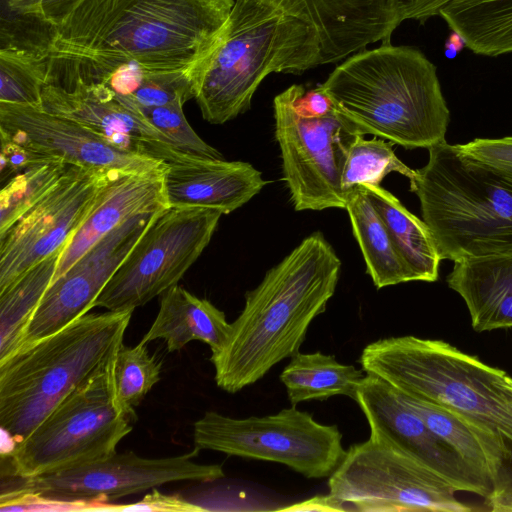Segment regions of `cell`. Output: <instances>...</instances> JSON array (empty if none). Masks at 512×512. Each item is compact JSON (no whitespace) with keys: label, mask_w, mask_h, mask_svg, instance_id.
<instances>
[{"label":"cell","mask_w":512,"mask_h":512,"mask_svg":"<svg viewBox=\"0 0 512 512\" xmlns=\"http://www.w3.org/2000/svg\"><path fill=\"white\" fill-rule=\"evenodd\" d=\"M235 0H81L55 26L50 59L66 79L118 66L204 70Z\"/></svg>","instance_id":"1"},{"label":"cell","mask_w":512,"mask_h":512,"mask_svg":"<svg viewBox=\"0 0 512 512\" xmlns=\"http://www.w3.org/2000/svg\"><path fill=\"white\" fill-rule=\"evenodd\" d=\"M359 363L400 393L458 415L488 468L492 512H512V377L442 340L389 337L368 344Z\"/></svg>","instance_id":"2"},{"label":"cell","mask_w":512,"mask_h":512,"mask_svg":"<svg viewBox=\"0 0 512 512\" xmlns=\"http://www.w3.org/2000/svg\"><path fill=\"white\" fill-rule=\"evenodd\" d=\"M340 270L341 260L321 232L268 270L246 293L224 345L211 352L217 386L236 393L297 354L311 322L334 295Z\"/></svg>","instance_id":"3"},{"label":"cell","mask_w":512,"mask_h":512,"mask_svg":"<svg viewBox=\"0 0 512 512\" xmlns=\"http://www.w3.org/2000/svg\"><path fill=\"white\" fill-rule=\"evenodd\" d=\"M321 87L361 135L407 149L446 141L450 111L437 68L416 48L389 43L361 50L339 64Z\"/></svg>","instance_id":"4"},{"label":"cell","mask_w":512,"mask_h":512,"mask_svg":"<svg viewBox=\"0 0 512 512\" xmlns=\"http://www.w3.org/2000/svg\"><path fill=\"white\" fill-rule=\"evenodd\" d=\"M319 65L320 42L311 25L261 0H235L195 99L206 121L224 124L250 109L269 74H300Z\"/></svg>","instance_id":"5"},{"label":"cell","mask_w":512,"mask_h":512,"mask_svg":"<svg viewBox=\"0 0 512 512\" xmlns=\"http://www.w3.org/2000/svg\"><path fill=\"white\" fill-rule=\"evenodd\" d=\"M133 311L86 313L1 361V430L16 443L26 439L60 402L108 363L123 343Z\"/></svg>","instance_id":"6"},{"label":"cell","mask_w":512,"mask_h":512,"mask_svg":"<svg viewBox=\"0 0 512 512\" xmlns=\"http://www.w3.org/2000/svg\"><path fill=\"white\" fill-rule=\"evenodd\" d=\"M410 190L442 260L512 249V181L446 141L428 149Z\"/></svg>","instance_id":"7"},{"label":"cell","mask_w":512,"mask_h":512,"mask_svg":"<svg viewBox=\"0 0 512 512\" xmlns=\"http://www.w3.org/2000/svg\"><path fill=\"white\" fill-rule=\"evenodd\" d=\"M112 358V357H111ZM109 362L79 385L5 456L7 476L27 478L110 456L132 419L114 402Z\"/></svg>","instance_id":"8"},{"label":"cell","mask_w":512,"mask_h":512,"mask_svg":"<svg viewBox=\"0 0 512 512\" xmlns=\"http://www.w3.org/2000/svg\"><path fill=\"white\" fill-rule=\"evenodd\" d=\"M195 447L283 464L310 479L330 477L347 451L337 425L291 408L236 419L207 411L193 424Z\"/></svg>","instance_id":"9"},{"label":"cell","mask_w":512,"mask_h":512,"mask_svg":"<svg viewBox=\"0 0 512 512\" xmlns=\"http://www.w3.org/2000/svg\"><path fill=\"white\" fill-rule=\"evenodd\" d=\"M328 488L343 507L363 512L474 510L428 466L372 435L349 448L329 477Z\"/></svg>","instance_id":"10"},{"label":"cell","mask_w":512,"mask_h":512,"mask_svg":"<svg viewBox=\"0 0 512 512\" xmlns=\"http://www.w3.org/2000/svg\"><path fill=\"white\" fill-rule=\"evenodd\" d=\"M222 214L204 207H168L158 212L94 307L135 310L177 285L209 244Z\"/></svg>","instance_id":"11"},{"label":"cell","mask_w":512,"mask_h":512,"mask_svg":"<svg viewBox=\"0 0 512 512\" xmlns=\"http://www.w3.org/2000/svg\"><path fill=\"white\" fill-rule=\"evenodd\" d=\"M273 107L283 176L295 210L345 209L343 167L361 134L337 111L320 118L298 115L286 90L274 98Z\"/></svg>","instance_id":"12"},{"label":"cell","mask_w":512,"mask_h":512,"mask_svg":"<svg viewBox=\"0 0 512 512\" xmlns=\"http://www.w3.org/2000/svg\"><path fill=\"white\" fill-rule=\"evenodd\" d=\"M199 451L195 447L189 453L165 458L115 452L82 465L19 478L18 484L6 491L32 493L54 500L105 503L166 483L210 482L223 478L222 465L194 461Z\"/></svg>","instance_id":"13"},{"label":"cell","mask_w":512,"mask_h":512,"mask_svg":"<svg viewBox=\"0 0 512 512\" xmlns=\"http://www.w3.org/2000/svg\"><path fill=\"white\" fill-rule=\"evenodd\" d=\"M120 173L125 172L70 165L56 186L0 236V291L62 251L104 187Z\"/></svg>","instance_id":"14"},{"label":"cell","mask_w":512,"mask_h":512,"mask_svg":"<svg viewBox=\"0 0 512 512\" xmlns=\"http://www.w3.org/2000/svg\"><path fill=\"white\" fill-rule=\"evenodd\" d=\"M158 212L128 219L56 278L26 327L19 349L58 332L94 308L97 297Z\"/></svg>","instance_id":"15"},{"label":"cell","mask_w":512,"mask_h":512,"mask_svg":"<svg viewBox=\"0 0 512 512\" xmlns=\"http://www.w3.org/2000/svg\"><path fill=\"white\" fill-rule=\"evenodd\" d=\"M355 401L367 419L370 435L382 438L418 459L458 492L473 493L484 499L488 497L490 482L435 435L389 383L365 373Z\"/></svg>","instance_id":"16"},{"label":"cell","mask_w":512,"mask_h":512,"mask_svg":"<svg viewBox=\"0 0 512 512\" xmlns=\"http://www.w3.org/2000/svg\"><path fill=\"white\" fill-rule=\"evenodd\" d=\"M0 134L42 157L84 168L146 172L164 166L161 160L116 147L77 121L40 106L0 102Z\"/></svg>","instance_id":"17"},{"label":"cell","mask_w":512,"mask_h":512,"mask_svg":"<svg viewBox=\"0 0 512 512\" xmlns=\"http://www.w3.org/2000/svg\"><path fill=\"white\" fill-rule=\"evenodd\" d=\"M41 108L77 121L126 151L164 162L178 150L103 82L76 76L60 85L47 83Z\"/></svg>","instance_id":"18"},{"label":"cell","mask_w":512,"mask_h":512,"mask_svg":"<svg viewBox=\"0 0 512 512\" xmlns=\"http://www.w3.org/2000/svg\"><path fill=\"white\" fill-rule=\"evenodd\" d=\"M311 25L321 65L336 63L381 41L403 22L400 0H261Z\"/></svg>","instance_id":"19"},{"label":"cell","mask_w":512,"mask_h":512,"mask_svg":"<svg viewBox=\"0 0 512 512\" xmlns=\"http://www.w3.org/2000/svg\"><path fill=\"white\" fill-rule=\"evenodd\" d=\"M163 189L168 207L214 208L229 214L267 184L262 173L243 161L180 153L165 161Z\"/></svg>","instance_id":"20"},{"label":"cell","mask_w":512,"mask_h":512,"mask_svg":"<svg viewBox=\"0 0 512 512\" xmlns=\"http://www.w3.org/2000/svg\"><path fill=\"white\" fill-rule=\"evenodd\" d=\"M163 167L146 172L120 173L104 187L97 202L62 250L53 281L128 219L168 208L163 189Z\"/></svg>","instance_id":"21"},{"label":"cell","mask_w":512,"mask_h":512,"mask_svg":"<svg viewBox=\"0 0 512 512\" xmlns=\"http://www.w3.org/2000/svg\"><path fill=\"white\" fill-rule=\"evenodd\" d=\"M447 284L464 300L475 331L512 327V249L454 262Z\"/></svg>","instance_id":"22"},{"label":"cell","mask_w":512,"mask_h":512,"mask_svg":"<svg viewBox=\"0 0 512 512\" xmlns=\"http://www.w3.org/2000/svg\"><path fill=\"white\" fill-rule=\"evenodd\" d=\"M230 324L210 301L175 285L161 294L158 314L140 343L163 339L168 352H177L200 340L215 352L224 345Z\"/></svg>","instance_id":"23"},{"label":"cell","mask_w":512,"mask_h":512,"mask_svg":"<svg viewBox=\"0 0 512 512\" xmlns=\"http://www.w3.org/2000/svg\"><path fill=\"white\" fill-rule=\"evenodd\" d=\"M362 186L413 280L436 281L442 259L428 225L381 186Z\"/></svg>","instance_id":"24"},{"label":"cell","mask_w":512,"mask_h":512,"mask_svg":"<svg viewBox=\"0 0 512 512\" xmlns=\"http://www.w3.org/2000/svg\"><path fill=\"white\" fill-rule=\"evenodd\" d=\"M438 16L475 54L512 52V0H452Z\"/></svg>","instance_id":"25"},{"label":"cell","mask_w":512,"mask_h":512,"mask_svg":"<svg viewBox=\"0 0 512 512\" xmlns=\"http://www.w3.org/2000/svg\"><path fill=\"white\" fill-rule=\"evenodd\" d=\"M345 209L361 249L366 272L375 287L380 289L414 281L362 185L348 191Z\"/></svg>","instance_id":"26"},{"label":"cell","mask_w":512,"mask_h":512,"mask_svg":"<svg viewBox=\"0 0 512 512\" xmlns=\"http://www.w3.org/2000/svg\"><path fill=\"white\" fill-rule=\"evenodd\" d=\"M364 371L339 363L333 355L300 353L281 372L288 399L293 406L305 401L326 400L344 395L355 400Z\"/></svg>","instance_id":"27"},{"label":"cell","mask_w":512,"mask_h":512,"mask_svg":"<svg viewBox=\"0 0 512 512\" xmlns=\"http://www.w3.org/2000/svg\"><path fill=\"white\" fill-rule=\"evenodd\" d=\"M203 70H148L136 64L118 66L101 78L129 107H154L195 98Z\"/></svg>","instance_id":"28"},{"label":"cell","mask_w":512,"mask_h":512,"mask_svg":"<svg viewBox=\"0 0 512 512\" xmlns=\"http://www.w3.org/2000/svg\"><path fill=\"white\" fill-rule=\"evenodd\" d=\"M61 253L35 264L0 291V362L19 349L26 327L55 277Z\"/></svg>","instance_id":"29"},{"label":"cell","mask_w":512,"mask_h":512,"mask_svg":"<svg viewBox=\"0 0 512 512\" xmlns=\"http://www.w3.org/2000/svg\"><path fill=\"white\" fill-rule=\"evenodd\" d=\"M69 167L62 159L45 157L8 180L0 193V236L47 195Z\"/></svg>","instance_id":"30"},{"label":"cell","mask_w":512,"mask_h":512,"mask_svg":"<svg viewBox=\"0 0 512 512\" xmlns=\"http://www.w3.org/2000/svg\"><path fill=\"white\" fill-rule=\"evenodd\" d=\"M112 391L117 408L132 420L134 407L160 380L161 362L149 354L146 344L129 347L123 343L109 362Z\"/></svg>","instance_id":"31"},{"label":"cell","mask_w":512,"mask_h":512,"mask_svg":"<svg viewBox=\"0 0 512 512\" xmlns=\"http://www.w3.org/2000/svg\"><path fill=\"white\" fill-rule=\"evenodd\" d=\"M391 172H397L413 181L416 170L405 165L395 154L392 142L384 139L366 140L359 135L351 144L343 167L341 186L348 193L357 185L380 186Z\"/></svg>","instance_id":"32"},{"label":"cell","mask_w":512,"mask_h":512,"mask_svg":"<svg viewBox=\"0 0 512 512\" xmlns=\"http://www.w3.org/2000/svg\"><path fill=\"white\" fill-rule=\"evenodd\" d=\"M50 68L47 56L0 50V102L41 107Z\"/></svg>","instance_id":"33"},{"label":"cell","mask_w":512,"mask_h":512,"mask_svg":"<svg viewBox=\"0 0 512 512\" xmlns=\"http://www.w3.org/2000/svg\"><path fill=\"white\" fill-rule=\"evenodd\" d=\"M397 392L401 400L435 435L453 448L479 475L489 481L484 453L474 435L458 415L441 405Z\"/></svg>","instance_id":"34"},{"label":"cell","mask_w":512,"mask_h":512,"mask_svg":"<svg viewBox=\"0 0 512 512\" xmlns=\"http://www.w3.org/2000/svg\"><path fill=\"white\" fill-rule=\"evenodd\" d=\"M184 103L183 99H178L161 106L127 107L139 113L176 149L195 156L221 159L220 152L202 140L187 121Z\"/></svg>","instance_id":"35"},{"label":"cell","mask_w":512,"mask_h":512,"mask_svg":"<svg viewBox=\"0 0 512 512\" xmlns=\"http://www.w3.org/2000/svg\"><path fill=\"white\" fill-rule=\"evenodd\" d=\"M458 147L465 155L512 181V136L476 138L466 144H458Z\"/></svg>","instance_id":"36"},{"label":"cell","mask_w":512,"mask_h":512,"mask_svg":"<svg viewBox=\"0 0 512 512\" xmlns=\"http://www.w3.org/2000/svg\"><path fill=\"white\" fill-rule=\"evenodd\" d=\"M0 141V179L2 182L10 180L33 163L45 158L3 134H0Z\"/></svg>","instance_id":"37"},{"label":"cell","mask_w":512,"mask_h":512,"mask_svg":"<svg viewBox=\"0 0 512 512\" xmlns=\"http://www.w3.org/2000/svg\"><path fill=\"white\" fill-rule=\"evenodd\" d=\"M203 510V507L180 496L167 495L156 489L144 496V498L137 503L114 505L110 507V511L195 512Z\"/></svg>","instance_id":"38"},{"label":"cell","mask_w":512,"mask_h":512,"mask_svg":"<svg viewBox=\"0 0 512 512\" xmlns=\"http://www.w3.org/2000/svg\"><path fill=\"white\" fill-rule=\"evenodd\" d=\"M81 0H27L18 11L41 17L53 26L60 25Z\"/></svg>","instance_id":"39"},{"label":"cell","mask_w":512,"mask_h":512,"mask_svg":"<svg viewBox=\"0 0 512 512\" xmlns=\"http://www.w3.org/2000/svg\"><path fill=\"white\" fill-rule=\"evenodd\" d=\"M452 0H400L402 20H415L424 24L428 19L438 16L440 11Z\"/></svg>","instance_id":"40"},{"label":"cell","mask_w":512,"mask_h":512,"mask_svg":"<svg viewBox=\"0 0 512 512\" xmlns=\"http://www.w3.org/2000/svg\"><path fill=\"white\" fill-rule=\"evenodd\" d=\"M295 510H345L342 504L332 498L329 494L325 497H315L301 503Z\"/></svg>","instance_id":"41"},{"label":"cell","mask_w":512,"mask_h":512,"mask_svg":"<svg viewBox=\"0 0 512 512\" xmlns=\"http://www.w3.org/2000/svg\"><path fill=\"white\" fill-rule=\"evenodd\" d=\"M27 0H1V8L18 11L22 8Z\"/></svg>","instance_id":"42"}]
</instances>
